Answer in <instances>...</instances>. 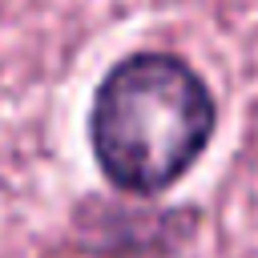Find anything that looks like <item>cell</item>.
Wrapping results in <instances>:
<instances>
[{
    "label": "cell",
    "mask_w": 258,
    "mask_h": 258,
    "mask_svg": "<svg viewBox=\"0 0 258 258\" xmlns=\"http://www.w3.org/2000/svg\"><path fill=\"white\" fill-rule=\"evenodd\" d=\"M85 133L105 181L149 198L177 185L206 153L214 97L177 52H133L93 93Z\"/></svg>",
    "instance_id": "cell-1"
}]
</instances>
